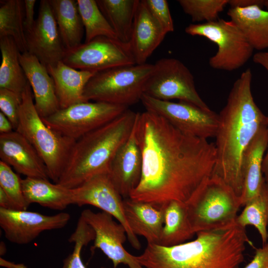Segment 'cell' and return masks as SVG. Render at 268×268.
<instances>
[{
	"mask_svg": "<svg viewBox=\"0 0 268 268\" xmlns=\"http://www.w3.org/2000/svg\"><path fill=\"white\" fill-rule=\"evenodd\" d=\"M142 155L141 178L129 198L163 207L186 202L212 174L215 144L182 132L162 116L138 113L134 126Z\"/></svg>",
	"mask_w": 268,
	"mask_h": 268,
	"instance_id": "obj_1",
	"label": "cell"
},
{
	"mask_svg": "<svg viewBox=\"0 0 268 268\" xmlns=\"http://www.w3.org/2000/svg\"><path fill=\"white\" fill-rule=\"evenodd\" d=\"M252 74L247 68L234 82L219 115L215 137L216 162L212 174L222 179L241 197L243 188L242 161L251 141L264 127L266 116L251 91Z\"/></svg>",
	"mask_w": 268,
	"mask_h": 268,
	"instance_id": "obj_2",
	"label": "cell"
},
{
	"mask_svg": "<svg viewBox=\"0 0 268 268\" xmlns=\"http://www.w3.org/2000/svg\"><path fill=\"white\" fill-rule=\"evenodd\" d=\"M196 235L171 247L147 244L136 259L144 268H240L246 245L253 246L246 228L236 221Z\"/></svg>",
	"mask_w": 268,
	"mask_h": 268,
	"instance_id": "obj_3",
	"label": "cell"
},
{
	"mask_svg": "<svg viewBox=\"0 0 268 268\" xmlns=\"http://www.w3.org/2000/svg\"><path fill=\"white\" fill-rule=\"evenodd\" d=\"M137 114L128 109L76 140L57 183L73 189L95 175L109 172L116 153L132 133Z\"/></svg>",
	"mask_w": 268,
	"mask_h": 268,
	"instance_id": "obj_4",
	"label": "cell"
},
{
	"mask_svg": "<svg viewBox=\"0 0 268 268\" xmlns=\"http://www.w3.org/2000/svg\"><path fill=\"white\" fill-rule=\"evenodd\" d=\"M16 131L34 147L46 165L49 179L57 183L75 140L60 134L45 124L35 108L28 81L22 94Z\"/></svg>",
	"mask_w": 268,
	"mask_h": 268,
	"instance_id": "obj_5",
	"label": "cell"
},
{
	"mask_svg": "<svg viewBox=\"0 0 268 268\" xmlns=\"http://www.w3.org/2000/svg\"><path fill=\"white\" fill-rule=\"evenodd\" d=\"M194 233L220 228L236 221L240 198L218 176L212 174L185 202Z\"/></svg>",
	"mask_w": 268,
	"mask_h": 268,
	"instance_id": "obj_6",
	"label": "cell"
},
{
	"mask_svg": "<svg viewBox=\"0 0 268 268\" xmlns=\"http://www.w3.org/2000/svg\"><path fill=\"white\" fill-rule=\"evenodd\" d=\"M154 64L124 65L96 72L86 84L85 101L129 106L140 101Z\"/></svg>",
	"mask_w": 268,
	"mask_h": 268,
	"instance_id": "obj_7",
	"label": "cell"
},
{
	"mask_svg": "<svg viewBox=\"0 0 268 268\" xmlns=\"http://www.w3.org/2000/svg\"><path fill=\"white\" fill-rule=\"evenodd\" d=\"M185 31L192 36L203 37L217 45V52L208 61L213 68L236 70L243 67L253 55V48L231 20L218 18L209 22L190 24Z\"/></svg>",
	"mask_w": 268,
	"mask_h": 268,
	"instance_id": "obj_8",
	"label": "cell"
},
{
	"mask_svg": "<svg viewBox=\"0 0 268 268\" xmlns=\"http://www.w3.org/2000/svg\"><path fill=\"white\" fill-rule=\"evenodd\" d=\"M143 94L160 100L178 99L210 109L197 92L190 70L175 58H162L154 64L144 85Z\"/></svg>",
	"mask_w": 268,
	"mask_h": 268,
	"instance_id": "obj_9",
	"label": "cell"
},
{
	"mask_svg": "<svg viewBox=\"0 0 268 268\" xmlns=\"http://www.w3.org/2000/svg\"><path fill=\"white\" fill-rule=\"evenodd\" d=\"M128 109L125 106L86 101L60 109L42 119L53 130L76 140L116 119Z\"/></svg>",
	"mask_w": 268,
	"mask_h": 268,
	"instance_id": "obj_10",
	"label": "cell"
},
{
	"mask_svg": "<svg viewBox=\"0 0 268 268\" xmlns=\"http://www.w3.org/2000/svg\"><path fill=\"white\" fill-rule=\"evenodd\" d=\"M146 110L166 119L183 133L202 139L215 137L219 115L192 103L156 99L143 94L140 99Z\"/></svg>",
	"mask_w": 268,
	"mask_h": 268,
	"instance_id": "obj_11",
	"label": "cell"
},
{
	"mask_svg": "<svg viewBox=\"0 0 268 268\" xmlns=\"http://www.w3.org/2000/svg\"><path fill=\"white\" fill-rule=\"evenodd\" d=\"M62 61L74 68L95 72L136 64L129 45L102 36L67 50Z\"/></svg>",
	"mask_w": 268,
	"mask_h": 268,
	"instance_id": "obj_12",
	"label": "cell"
},
{
	"mask_svg": "<svg viewBox=\"0 0 268 268\" xmlns=\"http://www.w3.org/2000/svg\"><path fill=\"white\" fill-rule=\"evenodd\" d=\"M71 189L73 204L78 206L91 205L111 214L125 227L132 246L136 250L140 249L139 241L132 232L125 216L122 197L112 182L109 172L95 175Z\"/></svg>",
	"mask_w": 268,
	"mask_h": 268,
	"instance_id": "obj_13",
	"label": "cell"
},
{
	"mask_svg": "<svg viewBox=\"0 0 268 268\" xmlns=\"http://www.w3.org/2000/svg\"><path fill=\"white\" fill-rule=\"evenodd\" d=\"M80 216L95 232L94 243L91 247L93 252L99 249L111 260L113 268L120 264L129 268H144L136 256L128 253L123 247L127 235L125 227L114 220L112 215L104 211L95 212L89 209L83 210Z\"/></svg>",
	"mask_w": 268,
	"mask_h": 268,
	"instance_id": "obj_14",
	"label": "cell"
},
{
	"mask_svg": "<svg viewBox=\"0 0 268 268\" xmlns=\"http://www.w3.org/2000/svg\"><path fill=\"white\" fill-rule=\"evenodd\" d=\"M70 219L67 212L47 215L27 210L0 208V226L5 237L20 245L31 242L44 231L65 227Z\"/></svg>",
	"mask_w": 268,
	"mask_h": 268,
	"instance_id": "obj_15",
	"label": "cell"
},
{
	"mask_svg": "<svg viewBox=\"0 0 268 268\" xmlns=\"http://www.w3.org/2000/svg\"><path fill=\"white\" fill-rule=\"evenodd\" d=\"M27 52L46 67L62 61L67 52L49 0L40 2L38 15L26 32Z\"/></svg>",
	"mask_w": 268,
	"mask_h": 268,
	"instance_id": "obj_16",
	"label": "cell"
},
{
	"mask_svg": "<svg viewBox=\"0 0 268 268\" xmlns=\"http://www.w3.org/2000/svg\"><path fill=\"white\" fill-rule=\"evenodd\" d=\"M0 159L25 177L49 179L46 165L27 139L14 130L0 134Z\"/></svg>",
	"mask_w": 268,
	"mask_h": 268,
	"instance_id": "obj_17",
	"label": "cell"
},
{
	"mask_svg": "<svg viewBox=\"0 0 268 268\" xmlns=\"http://www.w3.org/2000/svg\"><path fill=\"white\" fill-rule=\"evenodd\" d=\"M142 167L141 153L134 127L128 139L116 153L109 170L112 181L122 197L129 198L138 185Z\"/></svg>",
	"mask_w": 268,
	"mask_h": 268,
	"instance_id": "obj_18",
	"label": "cell"
},
{
	"mask_svg": "<svg viewBox=\"0 0 268 268\" xmlns=\"http://www.w3.org/2000/svg\"><path fill=\"white\" fill-rule=\"evenodd\" d=\"M19 60L41 117L47 118L60 110L54 82L47 67L27 51L20 53Z\"/></svg>",
	"mask_w": 268,
	"mask_h": 268,
	"instance_id": "obj_19",
	"label": "cell"
},
{
	"mask_svg": "<svg viewBox=\"0 0 268 268\" xmlns=\"http://www.w3.org/2000/svg\"><path fill=\"white\" fill-rule=\"evenodd\" d=\"M166 34L143 0H139L129 46L135 64L142 65L163 40Z\"/></svg>",
	"mask_w": 268,
	"mask_h": 268,
	"instance_id": "obj_20",
	"label": "cell"
},
{
	"mask_svg": "<svg viewBox=\"0 0 268 268\" xmlns=\"http://www.w3.org/2000/svg\"><path fill=\"white\" fill-rule=\"evenodd\" d=\"M267 127L260 130L243 155V188L240 197L242 206H244L259 194L266 181L262 172V165L268 145Z\"/></svg>",
	"mask_w": 268,
	"mask_h": 268,
	"instance_id": "obj_21",
	"label": "cell"
},
{
	"mask_svg": "<svg viewBox=\"0 0 268 268\" xmlns=\"http://www.w3.org/2000/svg\"><path fill=\"white\" fill-rule=\"evenodd\" d=\"M125 215L128 223L136 236H141L147 244H158L164 224V206L151 203L123 200Z\"/></svg>",
	"mask_w": 268,
	"mask_h": 268,
	"instance_id": "obj_22",
	"label": "cell"
},
{
	"mask_svg": "<svg viewBox=\"0 0 268 268\" xmlns=\"http://www.w3.org/2000/svg\"><path fill=\"white\" fill-rule=\"evenodd\" d=\"M46 67L53 79L60 109L86 102L83 98L85 87L96 72L74 68L63 61Z\"/></svg>",
	"mask_w": 268,
	"mask_h": 268,
	"instance_id": "obj_23",
	"label": "cell"
},
{
	"mask_svg": "<svg viewBox=\"0 0 268 268\" xmlns=\"http://www.w3.org/2000/svg\"><path fill=\"white\" fill-rule=\"evenodd\" d=\"M23 192L27 203H37L56 210H63L73 204L71 189L49 179L25 177L22 179Z\"/></svg>",
	"mask_w": 268,
	"mask_h": 268,
	"instance_id": "obj_24",
	"label": "cell"
},
{
	"mask_svg": "<svg viewBox=\"0 0 268 268\" xmlns=\"http://www.w3.org/2000/svg\"><path fill=\"white\" fill-rule=\"evenodd\" d=\"M227 15L243 33L253 49H268V10L258 5L230 8Z\"/></svg>",
	"mask_w": 268,
	"mask_h": 268,
	"instance_id": "obj_25",
	"label": "cell"
},
{
	"mask_svg": "<svg viewBox=\"0 0 268 268\" xmlns=\"http://www.w3.org/2000/svg\"><path fill=\"white\" fill-rule=\"evenodd\" d=\"M49 0L66 49L69 50L77 47L82 44L84 28L77 1Z\"/></svg>",
	"mask_w": 268,
	"mask_h": 268,
	"instance_id": "obj_26",
	"label": "cell"
},
{
	"mask_svg": "<svg viewBox=\"0 0 268 268\" xmlns=\"http://www.w3.org/2000/svg\"><path fill=\"white\" fill-rule=\"evenodd\" d=\"M195 235L185 202L171 201L166 203L164 224L158 245L165 247L177 245L186 242Z\"/></svg>",
	"mask_w": 268,
	"mask_h": 268,
	"instance_id": "obj_27",
	"label": "cell"
},
{
	"mask_svg": "<svg viewBox=\"0 0 268 268\" xmlns=\"http://www.w3.org/2000/svg\"><path fill=\"white\" fill-rule=\"evenodd\" d=\"M0 88L8 89L22 96L28 80L20 62L21 52L14 40L10 37L0 38Z\"/></svg>",
	"mask_w": 268,
	"mask_h": 268,
	"instance_id": "obj_28",
	"label": "cell"
},
{
	"mask_svg": "<svg viewBox=\"0 0 268 268\" xmlns=\"http://www.w3.org/2000/svg\"><path fill=\"white\" fill-rule=\"evenodd\" d=\"M96 2L118 40L129 45L139 0H97Z\"/></svg>",
	"mask_w": 268,
	"mask_h": 268,
	"instance_id": "obj_29",
	"label": "cell"
},
{
	"mask_svg": "<svg viewBox=\"0 0 268 268\" xmlns=\"http://www.w3.org/2000/svg\"><path fill=\"white\" fill-rule=\"evenodd\" d=\"M24 18L23 0H0V38L11 37L21 53L27 51Z\"/></svg>",
	"mask_w": 268,
	"mask_h": 268,
	"instance_id": "obj_30",
	"label": "cell"
},
{
	"mask_svg": "<svg viewBox=\"0 0 268 268\" xmlns=\"http://www.w3.org/2000/svg\"><path fill=\"white\" fill-rule=\"evenodd\" d=\"M244 206L236 218V223L245 228L249 225L255 227L261 236L263 245H265L268 238V184L266 181L259 194Z\"/></svg>",
	"mask_w": 268,
	"mask_h": 268,
	"instance_id": "obj_31",
	"label": "cell"
},
{
	"mask_svg": "<svg viewBox=\"0 0 268 268\" xmlns=\"http://www.w3.org/2000/svg\"><path fill=\"white\" fill-rule=\"evenodd\" d=\"M76 1L85 31L84 43L100 36L119 40L115 31L99 8L96 0Z\"/></svg>",
	"mask_w": 268,
	"mask_h": 268,
	"instance_id": "obj_32",
	"label": "cell"
},
{
	"mask_svg": "<svg viewBox=\"0 0 268 268\" xmlns=\"http://www.w3.org/2000/svg\"><path fill=\"white\" fill-rule=\"evenodd\" d=\"M228 0H179L178 3L193 22L217 20Z\"/></svg>",
	"mask_w": 268,
	"mask_h": 268,
	"instance_id": "obj_33",
	"label": "cell"
},
{
	"mask_svg": "<svg viewBox=\"0 0 268 268\" xmlns=\"http://www.w3.org/2000/svg\"><path fill=\"white\" fill-rule=\"evenodd\" d=\"M94 238L93 229L80 216L74 231L68 239L69 243L74 244L73 251L64 260L62 268H86L82 261L81 252L83 247L93 241Z\"/></svg>",
	"mask_w": 268,
	"mask_h": 268,
	"instance_id": "obj_34",
	"label": "cell"
},
{
	"mask_svg": "<svg viewBox=\"0 0 268 268\" xmlns=\"http://www.w3.org/2000/svg\"><path fill=\"white\" fill-rule=\"evenodd\" d=\"M0 188L7 195L14 210H27L29 204L26 201L22 186V179L12 168L0 161Z\"/></svg>",
	"mask_w": 268,
	"mask_h": 268,
	"instance_id": "obj_35",
	"label": "cell"
},
{
	"mask_svg": "<svg viewBox=\"0 0 268 268\" xmlns=\"http://www.w3.org/2000/svg\"><path fill=\"white\" fill-rule=\"evenodd\" d=\"M22 96L8 89L0 88V109L16 130L19 122Z\"/></svg>",
	"mask_w": 268,
	"mask_h": 268,
	"instance_id": "obj_36",
	"label": "cell"
},
{
	"mask_svg": "<svg viewBox=\"0 0 268 268\" xmlns=\"http://www.w3.org/2000/svg\"><path fill=\"white\" fill-rule=\"evenodd\" d=\"M154 18L167 34L173 32L174 26L166 0H142Z\"/></svg>",
	"mask_w": 268,
	"mask_h": 268,
	"instance_id": "obj_37",
	"label": "cell"
},
{
	"mask_svg": "<svg viewBox=\"0 0 268 268\" xmlns=\"http://www.w3.org/2000/svg\"><path fill=\"white\" fill-rule=\"evenodd\" d=\"M244 268H268V242L256 250L253 259Z\"/></svg>",
	"mask_w": 268,
	"mask_h": 268,
	"instance_id": "obj_38",
	"label": "cell"
},
{
	"mask_svg": "<svg viewBox=\"0 0 268 268\" xmlns=\"http://www.w3.org/2000/svg\"><path fill=\"white\" fill-rule=\"evenodd\" d=\"M24 24L25 33L30 31L35 22L34 8L35 0H24Z\"/></svg>",
	"mask_w": 268,
	"mask_h": 268,
	"instance_id": "obj_39",
	"label": "cell"
},
{
	"mask_svg": "<svg viewBox=\"0 0 268 268\" xmlns=\"http://www.w3.org/2000/svg\"><path fill=\"white\" fill-rule=\"evenodd\" d=\"M264 0H228V4L230 8H245L253 5L264 6Z\"/></svg>",
	"mask_w": 268,
	"mask_h": 268,
	"instance_id": "obj_40",
	"label": "cell"
},
{
	"mask_svg": "<svg viewBox=\"0 0 268 268\" xmlns=\"http://www.w3.org/2000/svg\"><path fill=\"white\" fill-rule=\"evenodd\" d=\"M253 61L263 67L268 72V51L256 53L253 56Z\"/></svg>",
	"mask_w": 268,
	"mask_h": 268,
	"instance_id": "obj_41",
	"label": "cell"
},
{
	"mask_svg": "<svg viewBox=\"0 0 268 268\" xmlns=\"http://www.w3.org/2000/svg\"><path fill=\"white\" fill-rule=\"evenodd\" d=\"M13 131L14 129L10 121L0 112V134L9 133Z\"/></svg>",
	"mask_w": 268,
	"mask_h": 268,
	"instance_id": "obj_42",
	"label": "cell"
},
{
	"mask_svg": "<svg viewBox=\"0 0 268 268\" xmlns=\"http://www.w3.org/2000/svg\"><path fill=\"white\" fill-rule=\"evenodd\" d=\"M0 208L14 210V206L10 200L1 188H0Z\"/></svg>",
	"mask_w": 268,
	"mask_h": 268,
	"instance_id": "obj_43",
	"label": "cell"
},
{
	"mask_svg": "<svg viewBox=\"0 0 268 268\" xmlns=\"http://www.w3.org/2000/svg\"><path fill=\"white\" fill-rule=\"evenodd\" d=\"M267 131L268 133V116L267 117ZM262 172L264 175V178L266 182L268 184V148L264 158L263 165H262Z\"/></svg>",
	"mask_w": 268,
	"mask_h": 268,
	"instance_id": "obj_44",
	"label": "cell"
},
{
	"mask_svg": "<svg viewBox=\"0 0 268 268\" xmlns=\"http://www.w3.org/2000/svg\"><path fill=\"white\" fill-rule=\"evenodd\" d=\"M0 261L1 266L7 268H27L26 266L22 264H15L2 258H0Z\"/></svg>",
	"mask_w": 268,
	"mask_h": 268,
	"instance_id": "obj_45",
	"label": "cell"
},
{
	"mask_svg": "<svg viewBox=\"0 0 268 268\" xmlns=\"http://www.w3.org/2000/svg\"><path fill=\"white\" fill-rule=\"evenodd\" d=\"M6 251V247L5 244L3 242H1L0 243V255H2L4 254Z\"/></svg>",
	"mask_w": 268,
	"mask_h": 268,
	"instance_id": "obj_46",
	"label": "cell"
},
{
	"mask_svg": "<svg viewBox=\"0 0 268 268\" xmlns=\"http://www.w3.org/2000/svg\"><path fill=\"white\" fill-rule=\"evenodd\" d=\"M264 6H265L268 10V0H264Z\"/></svg>",
	"mask_w": 268,
	"mask_h": 268,
	"instance_id": "obj_47",
	"label": "cell"
}]
</instances>
